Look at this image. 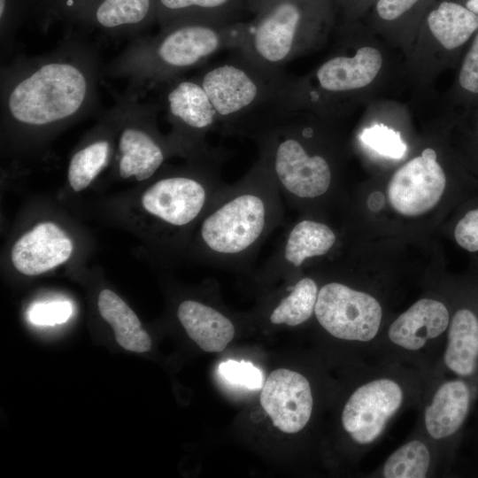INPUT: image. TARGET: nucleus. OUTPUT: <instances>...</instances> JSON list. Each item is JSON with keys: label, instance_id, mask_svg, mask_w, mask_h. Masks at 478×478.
Returning a JSON list of instances; mask_svg holds the SVG:
<instances>
[{"label": "nucleus", "instance_id": "423d86ee", "mask_svg": "<svg viewBox=\"0 0 478 478\" xmlns=\"http://www.w3.org/2000/svg\"><path fill=\"white\" fill-rule=\"evenodd\" d=\"M176 172L161 175L148 186L141 205L166 231L170 244L177 248L189 231L199 224L207 210L227 185L220 169L224 158H194Z\"/></svg>", "mask_w": 478, "mask_h": 478}, {"label": "nucleus", "instance_id": "6ab92c4d", "mask_svg": "<svg viewBox=\"0 0 478 478\" xmlns=\"http://www.w3.org/2000/svg\"><path fill=\"white\" fill-rule=\"evenodd\" d=\"M176 314L188 335L204 351L221 352L235 336L232 320L211 305L185 299Z\"/></svg>", "mask_w": 478, "mask_h": 478}, {"label": "nucleus", "instance_id": "2eb2a0df", "mask_svg": "<svg viewBox=\"0 0 478 478\" xmlns=\"http://www.w3.org/2000/svg\"><path fill=\"white\" fill-rule=\"evenodd\" d=\"M73 243L56 223L36 224L13 244L11 260L22 274L38 275L66 262L73 254Z\"/></svg>", "mask_w": 478, "mask_h": 478}, {"label": "nucleus", "instance_id": "f03ea898", "mask_svg": "<svg viewBox=\"0 0 478 478\" xmlns=\"http://www.w3.org/2000/svg\"><path fill=\"white\" fill-rule=\"evenodd\" d=\"M283 220L282 197L258 158L239 181L225 186L207 210L196 232L195 253L216 266L244 268Z\"/></svg>", "mask_w": 478, "mask_h": 478}, {"label": "nucleus", "instance_id": "f3484780", "mask_svg": "<svg viewBox=\"0 0 478 478\" xmlns=\"http://www.w3.org/2000/svg\"><path fill=\"white\" fill-rule=\"evenodd\" d=\"M450 314L440 301L422 298L400 314L390 325L389 340L405 350L417 351L449 327Z\"/></svg>", "mask_w": 478, "mask_h": 478}, {"label": "nucleus", "instance_id": "20e7f679", "mask_svg": "<svg viewBox=\"0 0 478 478\" xmlns=\"http://www.w3.org/2000/svg\"><path fill=\"white\" fill-rule=\"evenodd\" d=\"M196 78L209 96L224 135L253 138L291 107L292 80L282 70L254 64L236 52Z\"/></svg>", "mask_w": 478, "mask_h": 478}, {"label": "nucleus", "instance_id": "f8f14e48", "mask_svg": "<svg viewBox=\"0 0 478 478\" xmlns=\"http://www.w3.org/2000/svg\"><path fill=\"white\" fill-rule=\"evenodd\" d=\"M446 186V177L436 161V153L425 149L400 167L390 179L387 194L396 212L418 216L431 210L439 202Z\"/></svg>", "mask_w": 478, "mask_h": 478}, {"label": "nucleus", "instance_id": "412c9836", "mask_svg": "<svg viewBox=\"0 0 478 478\" xmlns=\"http://www.w3.org/2000/svg\"><path fill=\"white\" fill-rule=\"evenodd\" d=\"M448 328L444 364L457 375L470 376L478 366V317L467 308L459 309Z\"/></svg>", "mask_w": 478, "mask_h": 478}, {"label": "nucleus", "instance_id": "9b49d317", "mask_svg": "<svg viewBox=\"0 0 478 478\" xmlns=\"http://www.w3.org/2000/svg\"><path fill=\"white\" fill-rule=\"evenodd\" d=\"M401 386L388 378H380L358 388L346 402L342 424L353 441L368 444L383 432L389 420L402 405Z\"/></svg>", "mask_w": 478, "mask_h": 478}, {"label": "nucleus", "instance_id": "c85d7f7f", "mask_svg": "<svg viewBox=\"0 0 478 478\" xmlns=\"http://www.w3.org/2000/svg\"><path fill=\"white\" fill-rule=\"evenodd\" d=\"M218 371L230 383L250 389H260L263 384L262 372L251 362L227 360L219 365Z\"/></svg>", "mask_w": 478, "mask_h": 478}, {"label": "nucleus", "instance_id": "a211bd4d", "mask_svg": "<svg viewBox=\"0 0 478 478\" xmlns=\"http://www.w3.org/2000/svg\"><path fill=\"white\" fill-rule=\"evenodd\" d=\"M119 105L116 103L96 127L95 135L72 155L67 180L75 192L90 185L108 165L112 150V134L117 131Z\"/></svg>", "mask_w": 478, "mask_h": 478}, {"label": "nucleus", "instance_id": "c756f323", "mask_svg": "<svg viewBox=\"0 0 478 478\" xmlns=\"http://www.w3.org/2000/svg\"><path fill=\"white\" fill-rule=\"evenodd\" d=\"M73 314V306L68 301L37 302L28 308L27 318L37 326H54L64 323Z\"/></svg>", "mask_w": 478, "mask_h": 478}, {"label": "nucleus", "instance_id": "39448f33", "mask_svg": "<svg viewBox=\"0 0 478 478\" xmlns=\"http://www.w3.org/2000/svg\"><path fill=\"white\" fill-rule=\"evenodd\" d=\"M317 132L300 120L297 108L289 107L252 138L282 199L297 210L305 211L333 185L331 162L312 149Z\"/></svg>", "mask_w": 478, "mask_h": 478}, {"label": "nucleus", "instance_id": "cd10ccee", "mask_svg": "<svg viewBox=\"0 0 478 478\" xmlns=\"http://www.w3.org/2000/svg\"><path fill=\"white\" fill-rule=\"evenodd\" d=\"M233 0H158L161 10L164 12V25L167 26L179 14L176 23L183 13L192 12H220L225 10ZM172 23V24H173Z\"/></svg>", "mask_w": 478, "mask_h": 478}, {"label": "nucleus", "instance_id": "dca6fc26", "mask_svg": "<svg viewBox=\"0 0 478 478\" xmlns=\"http://www.w3.org/2000/svg\"><path fill=\"white\" fill-rule=\"evenodd\" d=\"M382 64L380 51L369 46L358 49L352 57L334 56L316 70L314 79L317 89L292 96L291 106L319 90L328 94H341L364 88L374 81Z\"/></svg>", "mask_w": 478, "mask_h": 478}, {"label": "nucleus", "instance_id": "6e6552de", "mask_svg": "<svg viewBox=\"0 0 478 478\" xmlns=\"http://www.w3.org/2000/svg\"><path fill=\"white\" fill-rule=\"evenodd\" d=\"M311 40L301 5L283 0L266 9L256 23L245 26L235 51L262 67L282 70Z\"/></svg>", "mask_w": 478, "mask_h": 478}, {"label": "nucleus", "instance_id": "c9c22d12", "mask_svg": "<svg viewBox=\"0 0 478 478\" xmlns=\"http://www.w3.org/2000/svg\"><path fill=\"white\" fill-rule=\"evenodd\" d=\"M277 2H281V1H283V0H276Z\"/></svg>", "mask_w": 478, "mask_h": 478}, {"label": "nucleus", "instance_id": "2f4dec72", "mask_svg": "<svg viewBox=\"0 0 478 478\" xmlns=\"http://www.w3.org/2000/svg\"><path fill=\"white\" fill-rule=\"evenodd\" d=\"M459 79L463 89L478 93V34L465 57Z\"/></svg>", "mask_w": 478, "mask_h": 478}, {"label": "nucleus", "instance_id": "aec40b11", "mask_svg": "<svg viewBox=\"0 0 478 478\" xmlns=\"http://www.w3.org/2000/svg\"><path fill=\"white\" fill-rule=\"evenodd\" d=\"M470 401V389L464 381L443 382L425 410V427L429 436L443 439L455 434L466 420Z\"/></svg>", "mask_w": 478, "mask_h": 478}, {"label": "nucleus", "instance_id": "72a5a7b5", "mask_svg": "<svg viewBox=\"0 0 478 478\" xmlns=\"http://www.w3.org/2000/svg\"><path fill=\"white\" fill-rule=\"evenodd\" d=\"M367 204L371 210L378 211L383 206V204H384L383 196L378 191L374 192L369 196Z\"/></svg>", "mask_w": 478, "mask_h": 478}, {"label": "nucleus", "instance_id": "7ed1b4c3", "mask_svg": "<svg viewBox=\"0 0 478 478\" xmlns=\"http://www.w3.org/2000/svg\"><path fill=\"white\" fill-rule=\"evenodd\" d=\"M244 29L243 25L173 23L157 35L135 40L108 64L104 73L126 79V92L138 97L146 89L166 84L202 66L222 50L237 49Z\"/></svg>", "mask_w": 478, "mask_h": 478}, {"label": "nucleus", "instance_id": "0eeeda50", "mask_svg": "<svg viewBox=\"0 0 478 478\" xmlns=\"http://www.w3.org/2000/svg\"><path fill=\"white\" fill-rule=\"evenodd\" d=\"M117 168L123 179L138 181L152 178L171 154L183 153L168 136L163 138L156 127L157 104L142 103L127 92L119 97Z\"/></svg>", "mask_w": 478, "mask_h": 478}, {"label": "nucleus", "instance_id": "bb28decb", "mask_svg": "<svg viewBox=\"0 0 478 478\" xmlns=\"http://www.w3.org/2000/svg\"><path fill=\"white\" fill-rule=\"evenodd\" d=\"M360 140L382 156L401 158L405 156L406 145L400 134L384 125H374L365 128Z\"/></svg>", "mask_w": 478, "mask_h": 478}, {"label": "nucleus", "instance_id": "f704fd0d", "mask_svg": "<svg viewBox=\"0 0 478 478\" xmlns=\"http://www.w3.org/2000/svg\"><path fill=\"white\" fill-rule=\"evenodd\" d=\"M466 8L478 16V0H468Z\"/></svg>", "mask_w": 478, "mask_h": 478}, {"label": "nucleus", "instance_id": "473e14b6", "mask_svg": "<svg viewBox=\"0 0 478 478\" xmlns=\"http://www.w3.org/2000/svg\"><path fill=\"white\" fill-rule=\"evenodd\" d=\"M418 0H379L376 11L385 20H393L412 8Z\"/></svg>", "mask_w": 478, "mask_h": 478}, {"label": "nucleus", "instance_id": "ddd939ff", "mask_svg": "<svg viewBox=\"0 0 478 478\" xmlns=\"http://www.w3.org/2000/svg\"><path fill=\"white\" fill-rule=\"evenodd\" d=\"M337 242L326 223L302 217L288 227L261 270L265 279L293 278L312 259L329 253Z\"/></svg>", "mask_w": 478, "mask_h": 478}, {"label": "nucleus", "instance_id": "5701e85b", "mask_svg": "<svg viewBox=\"0 0 478 478\" xmlns=\"http://www.w3.org/2000/svg\"><path fill=\"white\" fill-rule=\"evenodd\" d=\"M285 295L273 305L268 320L274 325L297 326L308 320L314 313L319 289L310 276H300L284 289Z\"/></svg>", "mask_w": 478, "mask_h": 478}, {"label": "nucleus", "instance_id": "f257e3e1", "mask_svg": "<svg viewBox=\"0 0 478 478\" xmlns=\"http://www.w3.org/2000/svg\"><path fill=\"white\" fill-rule=\"evenodd\" d=\"M102 73L95 50L67 40L53 51L1 68V116L10 131L46 134L92 112Z\"/></svg>", "mask_w": 478, "mask_h": 478}, {"label": "nucleus", "instance_id": "a878e982", "mask_svg": "<svg viewBox=\"0 0 478 478\" xmlns=\"http://www.w3.org/2000/svg\"><path fill=\"white\" fill-rule=\"evenodd\" d=\"M430 452L422 442L412 440L397 449L386 460V478H423L430 465Z\"/></svg>", "mask_w": 478, "mask_h": 478}, {"label": "nucleus", "instance_id": "4be33fe9", "mask_svg": "<svg viewBox=\"0 0 478 478\" xmlns=\"http://www.w3.org/2000/svg\"><path fill=\"white\" fill-rule=\"evenodd\" d=\"M97 306L102 318L112 326L121 347L140 353L150 350L151 339L137 315L116 293L103 289L98 296Z\"/></svg>", "mask_w": 478, "mask_h": 478}, {"label": "nucleus", "instance_id": "9d476101", "mask_svg": "<svg viewBox=\"0 0 478 478\" xmlns=\"http://www.w3.org/2000/svg\"><path fill=\"white\" fill-rule=\"evenodd\" d=\"M314 314L331 335L367 342L379 331L382 310L373 296L342 282L330 281L319 289Z\"/></svg>", "mask_w": 478, "mask_h": 478}, {"label": "nucleus", "instance_id": "b1692460", "mask_svg": "<svg viewBox=\"0 0 478 478\" xmlns=\"http://www.w3.org/2000/svg\"><path fill=\"white\" fill-rule=\"evenodd\" d=\"M428 27L447 50L466 42L478 28V16L460 4L443 2L428 17Z\"/></svg>", "mask_w": 478, "mask_h": 478}, {"label": "nucleus", "instance_id": "393cba45", "mask_svg": "<svg viewBox=\"0 0 478 478\" xmlns=\"http://www.w3.org/2000/svg\"><path fill=\"white\" fill-rule=\"evenodd\" d=\"M152 0H100L92 12L93 24L109 34L132 33L145 25Z\"/></svg>", "mask_w": 478, "mask_h": 478}, {"label": "nucleus", "instance_id": "1a4fd4ad", "mask_svg": "<svg viewBox=\"0 0 478 478\" xmlns=\"http://www.w3.org/2000/svg\"><path fill=\"white\" fill-rule=\"evenodd\" d=\"M165 85L163 104L173 127L169 137L182 151L194 158H225L226 153L210 147L205 137L219 127L215 108L196 77H177Z\"/></svg>", "mask_w": 478, "mask_h": 478}, {"label": "nucleus", "instance_id": "4468645a", "mask_svg": "<svg viewBox=\"0 0 478 478\" xmlns=\"http://www.w3.org/2000/svg\"><path fill=\"white\" fill-rule=\"evenodd\" d=\"M260 404L274 427L284 433H297L311 418L313 400L310 383L299 373L276 369L266 379Z\"/></svg>", "mask_w": 478, "mask_h": 478}, {"label": "nucleus", "instance_id": "7c9ffc66", "mask_svg": "<svg viewBox=\"0 0 478 478\" xmlns=\"http://www.w3.org/2000/svg\"><path fill=\"white\" fill-rule=\"evenodd\" d=\"M458 244L463 249L478 251V208L467 212L454 230Z\"/></svg>", "mask_w": 478, "mask_h": 478}]
</instances>
